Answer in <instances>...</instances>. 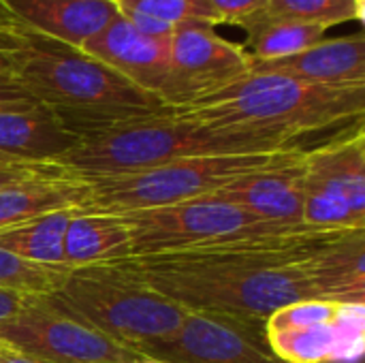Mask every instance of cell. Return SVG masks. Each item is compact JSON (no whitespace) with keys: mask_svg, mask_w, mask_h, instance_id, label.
Here are the masks:
<instances>
[{"mask_svg":"<svg viewBox=\"0 0 365 363\" xmlns=\"http://www.w3.org/2000/svg\"><path fill=\"white\" fill-rule=\"evenodd\" d=\"M338 233L342 231L297 227L113 265L184 310L265 323L282 306L317 300L302 261Z\"/></svg>","mask_w":365,"mask_h":363,"instance_id":"1","label":"cell"},{"mask_svg":"<svg viewBox=\"0 0 365 363\" xmlns=\"http://www.w3.org/2000/svg\"><path fill=\"white\" fill-rule=\"evenodd\" d=\"M0 47L11 56V75L77 139L171 111L158 96L137 88L79 47L6 30H0Z\"/></svg>","mask_w":365,"mask_h":363,"instance_id":"2","label":"cell"},{"mask_svg":"<svg viewBox=\"0 0 365 363\" xmlns=\"http://www.w3.org/2000/svg\"><path fill=\"white\" fill-rule=\"evenodd\" d=\"M186 120L299 141L308 133L364 122L365 86H319L272 73H248L186 107Z\"/></svg>","mask_w":365,"mask_h":363,"instance_id":"3","label":"cell"},{"mask_svg":"<svg viewBox=\"0 0 365 363\" xmlns=\"http://www.w3.org/2000/svg\"><path fill=\"white\" fill-rule=\"evenodd\" d=\"M299 148L297 141L276 135L216 128L178 116L173 109L86 135L56 160L68 173L90 180L130 173L190 156L259 154Z\"/></svg>","mask_w":365,"mask_h":363,"instance_id":"4","label":"cell"},{"mask_svg":"<svg viewBox=\"0 0 365 363\" xmlns=\"http://www.w3.org/2000/svg\"><path fill=\"white\" fill-rule=\"evenodd\" d=\"M47 297L64 312L137 353L141 347L173 334L186 315L182 306L148 289L118 265L71 270Z\"/></svg>","mask_w":365,"mask_h":363,"instance_id":"5","label":"cell"},{"mask_svg":"<svg viewBox=\"0 0 365 363\" xmlns=\"http://www.w3.org/2000/svg\"><path fill=\"white\" fill-rule=\"evenodd\" d=\"M295 150L302 148L259 154L190 156L152 169L90 178L86 180L88 193L79 212L128 214L214 195L244 175L278 165Z\"/></svg>","mask_w":365,"mask_h":363,"instance_id":"6","label":"cell"},{"mask_svg":"<svg viewBox=\"0 0 365 363\" xmlns=\"http://www.w3.org/2000/svg\"><path fill=\"white\" fill-rule=\"evenodd\" d=\"M120 216L128 225L130 259L186 252L240 237L272 235L297 229L261 220L231 203L214 199L212 195Z\"/></svg>","mask_w":365,"mask_h":363,"instance_id":"7","label":"cell"},{"mask_svg":"<svg viewBox=\"0 0 365 363\" xmlns=\"http://www.w3.org/2000/svg\"><path fill=\"white\" fill-rule=\"evenodd\" d=\"M304 225L321 231L365 229L364 122L302 152Z\"/></svg>","mask_w":365,"mask_h":363,"instance_id":"8","label":"cell"},{"mask_svg":"<svg viewBox=\"0 0 365 363\" xmlns=\"http://www.w3.org/2000/svg\"><path fill=\"white\" fill-rule=\"evenodd\" d=\"M0 340L53 363H130L141 357L64 312L47 295H26L17 315L0 327Z\"/></svg>","mask_w":365,"mask_h":363,"instance_id":"9","label":"cell"},{"mask_svg":"<svg viewBox=\"0 0 365 363\" xmlns=\"http://www.w3.org/2000/svg\"><path fill=\"white\" fill-rule=\"evenodd\" d=\"M139 353L167 363H282L267 347L265 323L203 310H186L173 334Z\"/></svg>","mask_w":365,"mask_h":363,"instance_id":"10","label":"cell"},{"mask_svg":"<svg viewBox=\"0 0 365 363\" xmlns=\"http://www.w3.org/2000/svg\"><path fill=\"white\" fill-rule=\"evenodd\" d=\"M169 64L163 101L180 109L246 77L252 60L242 45L222 39L214 26L186 24L169 36Z\"/></svg>","mask_w":365,"mask_h":363,"instance_id":"11","label":"cell"},{"mask_svg":"<svg viewBox=\"0 0 365 363\" xmlns=\"http://www.w3.org/2000/svg\"><path fill=\"white\" fill-rule=\"evenodd\" d=\"M118 9L113 0H0V30L47 36L81 47Z\"/></svg>","mask_w":365,"mask_h":363,"instance_id":"12","label":"cell"},{"mask_svg":"<svg viewBox=\"0 0 365 363\" xmlns=\"http://www.w3.org/2000/svg\"><path fill=\"white\" fill-rule=\"evenodd\" d=\"M137 88L163 101L169 83V39L141 34L120 13L81 47ZM165 103V101H163Z\"/></svg>","mask_w":365,"mask_h":363,"instance_id":"13","label":"cell"},{"mask_svg":"<svg viewBox=\"0 0 365 363\" xmlns=\"http://www.w3.org/2000/svg\"><path fill=\"white\" fill-rule=\"evenodd\" d=\"M302 152L304 150H295L278 165L244 175L216 190L212 197L231 203L261 220L302 227L306 199Z\"/></svg>","mask_w":365,"mask_h":363,"instance_id":"14","label":"cell"},{"mask_svg":"<svg viewBox=\"0 0 365 363\" xmlns=\"http://www.w3.org/2000/svg\"><path fill=\"white\" fill-rule=\"evenodd\" d=\"M250 73L284 75L319 86H365L364 32L321 39L299 53L252 62Z\"/></svg>","mask_w":365,"mask_h":363,"instance_id":"15","label":"cell"},{"mask_svg":"<svg viewBox=\"0 0 365 363\" xmlns=\"http://www.w3.org/2000/svg\"><path fill=\"white\" fill-rule=\"evenodd\" d=\"M302 270L317 300L342 306L365 302V229L342 231L304 261Z\"/></svg>","mask_w":365,"mask_h":363,"instance_id":"16","label":"cell"},{"mask_svg":"<svg viewBox=\"0 0 365 363\" xmlns=\"http://www.w3.org/2000/svg\"><path fill=\"white\" fill-rule=\"evenodd\" d=\"M77 137L43 105L0 111V158L11 163H56Z\"/></svg>","mask_w":365,"mask_h":363,"instance_id":"17","label":"cell"},{"mask_svg":"<svg viewBox=\"0 0 365 363\" xmlns=\"http://www.w3.org/2000/svg\"><path fill=\"white\" fill-rule=\"evenodd\" d=\"M126 259H130V233L120 214H73L64 233V267L113 265Z\"/></svg>","mask_w":365,"mask_h":363,"instance_id":"18","label":"cell"},{"mask_svg":"<svg viewBox=\"0 0 365 363\" xmlns=\"http://www.w3.org/2000/svg\"><path fill=\"white\" fill-rule=\"evenodd\" d=\"M88 182L68 171L49 178H36L0 188V229L26 223L30 218L60 212L81 210Z\"/></svg>","mask_w":365,"mask_h":363,"instance_id":"19","label":"cell"},{"mask_svg":"<svg viewBox=\"0 0 365 363\" xmlns=\"http://www.w3.org/2000/svg\"><path fill=\"white\" fill-rule=\"evenodd\" d=\"M77 210L49 212L0 229V248L28 263L64 267V233Z\"/></svg>","mask_w":365,"mask_h":363,"instance_id":"20","label":"cell"},{"mask_svg":"<svg viewBox=\"0 0 365 363\" xmlns=\"http://www.w3.org/2000/svg\"><path fill=\"white\" fill-rule=\"evenodd\" d=\"M246 30V51L252 62L278 60L293 53H299L321 39H325V28L302 24L293 19L272 17L267 13L255 17L244 26Z\"/></svg>","mask_w":365,"mask_h":363,"instance_id":"21","label":"cell"},{"mask_svg":"<svg viewBox=\"0 0 365 363\" xmlns=\"http://www.w3.org/2000/svg\"><path fill=\"white\" fill-rule=\"evenodd\" d=\"M265 13L325 30L346 21H364V6L355 0H269Z\"/></svg>","mask_w":365,"mask_h":363,"instance_id":"22","label":"cell"},{"mask_svg":"<svg viewBox=\"0 0 365 363\" xmlns=\"http://www.w3.org/2000/svg\"><path fill=\"white\" fill-rule=\"evenodd\" d=\"M68 267H47L17 259L0 248V289L21 295H49L66 278Z\"/></svg>","mask_w":365,"mask_h":363,"instance_id":"23","label":"cell"},{"mask_svg":"<svg viewBox=\"0 0 365 363\" xmlns=\"http://www.w3.org/2000/svg\"><path fill=\"white\" fill-rule=\"evenodd\" d=\"M118 11H137L150 15L173 30L186 24L218 26L207 0H113Z\"/></svg>","mask_w":365,"mask_h":363,"instance_id":"24","label":"cell"},{"mask_svg":"<svg viewBox=\"0 0 365 363\" xmlns=\"http://www.w3.org/2000/svg\"><path fill=\"white\" fill-rule=\"evenodd\" d=\"M342 312V304L327 300H302L272 312L265 329H302L334 323Z\"/></svg>","mask_w":365,"mask_h":363,"instance_id":"25","label":"cell"},{"mask_svg":"<svg viewBox=\"0 0 365 363\" xmlns=\"http://www.w3.org/2000/svg\"><path fill=\"white\" fill-rule=\"evenodd\" d=\"M218 24H231L244 28L255 17L267 11L269 0H207Z\"/></svg>","mask_w":365,"mask_h":363,"instance_id":"26","label":"cell"},{"mask_svg":"<svg viewBox=\"0 0 365 363\" xmlns=\"http://www.w3.org/2000/svg\"><path fill=\"white\" fill-rule=\"evenodd\" d=\"M66 169H62L56 163H9V160H0V188L17 184V182H26V180L60 175Z\"/></svg>","mask_w":365,"mask_h":363,"instance_id":"27","label":"cell"},{"mask_svg":"<svg viewBox=\"0 0 365 363\" xmlns=\"http://www.w3.org/2000/svg\"><path fill=\"white\" fill-rule=\"evenodd\" d=\"M36 101L26 92V88L13 75H0V111L32 107Z\"/></svg>","mask_w":365,"mask_h":363,"instance_id":"28","label":"cell"},{"mask_svg":"<svg viewBox=\"0 0 365 363\" xmlns=\"http://www.w3.org/2000/svg\"><path fill=\"white\" fill-rule=\"evenodd\" d=\"M26 295L21 293H15V291H9V289H0V327L13 319L17 315V310L21 308Z\"/></svg>","mask_w":365,"mask_h":363,"instance_id":"29","label":"cell"},{"mask_svg":"<svg viewBox=\"0 0 365 363\" xmlns=\"http://www.w3.org/2000/svg\"><path fill=\"white\" fill-rule=\"evenodd\" d=\"M0 363H53L43 359V357H36L28 351H21L4 340H0Z\"/></svg>","mask_w":365,"mask_h":363,"instance_id":"30","label":"cell"},{"mask_svg":"<svg viewBox=\"0 0 365 363\" xmlns=\"http://www.w3.org/2000/svg\"><path fill=\"white\" fill-rule=\"evenodd\" d=\"M0 75H11V56L4 47H0Z\"/></svg>","mask_w":365,"mask_h":363,"instance_id":"31","label":"cell"},{"mask_svg":"<svg viewBox=\"0 0 365 363\" xmlns=\"http://www.w3.org/2000/svg\"><path fill=\"white\" fill-rule=\"evenodd\" d=\"M130 363H167V362H160V359H152V357H145V355H141L137 362H130Z\"/></svg>","mask_w":365,"mask_h":363,"instance_id":"32","label":"cell"},{"mask_svg":"<svg viewBox=\"0 0 365 363\" xmlns=\"http://www.w3.org/2000/svg\"><path fill=\"white\" fill-rule=\"evenodd\" d=\"M355 2H357V4H361V6H364V0H355Z\"/></svg>","mask_w":365,"mask_h":363,"instance_id":"33","label":"cell"},{"mask_svg":"<svg viewBox=\"0 0 365 363\" xmlns=\"http://www.w3.org/2000/svg\"><path fill=\"white\" fill-rule=\"evenodd\" d=\"M0 160H2V158H0ZM9 163H11V160H9Z\"/></svg>","mask_w":365,"mask_h":363,"instance_id":"34","label":"cell"}]
</instances>
